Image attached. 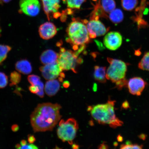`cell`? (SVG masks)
I'll list each match as a JSON object with an SVG mask.
<instances>
[{
	"label": "cell",
	"mask_w": 149,
	"mask_h": 149,
	"mask_svg": "<svg viewBox=\"0 0 149 149\" xmlns=\"http://www.w3.org/2000/svg\"><path fill=\"white\" fill-rule=\"evenodd\" d=\"M61 107L58 104H39L31 115V122L34 132L51 131L61 118Z\"/></svg>",
	"instance_id": "6da1fadb"
},
{
	"label": "cell",
	"mask_w": 149,
	"mask_h": 149,
	"mask_svg": "<svg viewBox=\"0 0 149 149\" xmlns=\"http://www.w3.org/2000/svg\"><path fill=\"white\" fill-rule=\"evenodd\" d=\"M115 101L109 100L105 104L89 106L88 111H90L93 118L101 124H109L111 127L116 128L122 126V121L117 118L115 114L114 105Z\"/></svg>",
	"instance_id": "7a4b0ae2"
},
{
	"label": "cell",
	"mask_w": 149,
	"mask_h": 149,
	"mask_svg": "<svg viewBox=\"0 0 149 149\" xmlns=\"http://www.w3.org/2000/svg\"><path fill=\"white\" fill-rule=\"evenodd\" d=\"M68 37L66 40L73 47L74 51L86 47L90 42L88 30L86 25L80 19L74 18L69 25L66 29Z\"/></svg>",
	"instance_id": "3957f363"
},
{
	"label": "cell",
	"mask_w": 149,
	"mask_h": 149,
	"mask_svg": "<svg viewBox=\"0 0 149 149\" xmlns=\"http://www.w3.org/2000/svg\"><path fill=\"white\" fill-rule=\"evenodd\" d=\"M110 65L106 73V79L113 83L116 87L121 89L127 85L128 81L126 79L127 66L125 63L119 59L107 58Z\"/></svg>",
	"instance_id": "277c9868"
},
{
	"label": "cell",
	"mask_w": 149,
	"mask_h": 149,
	"mask_svg": "<svg viewBox=\"0 0 149 149\" xmlns=\"http://www.w3.org/2000/svg\"><path fill=\"white\" fill-rule=\"evenodd\" d=\"M57 62L63 70H72L76 73L77 66L82 64L83 59L79 57V55L76 52L61 47Z\"/></svg>",
	"instance_id": "5b68a950"
},
{
	"label": "cell",
	"mask_w": 149,
	"mask_h": 149,
	"mask_svg": "<svg viewBox=\"0 0 149 149\" xmlns=\"http://www.w3.org/2000/svg\"><path fill=\"white\" fill-rule=\"evenodd\" d=\"M79 125L74 118H70L66 121L62 120L59 123L57 130V135L63 142L68 141L72 145L76 136Z\"/></svg>",
	"instance_id": "8992f818"
},
{
	"label": "cell",
	"mask_w": 149,
	"mask_h": 149,
	"mask_svg": "<svg viewBox=\"0 0 149 149\" xmlns=\"http://www.w3.org/2000/svg\"><path fill=\"white\" fill-rule=\"evenodd\" d=\"M83 21L86 25L89 37L91 39L103 36L109 31V29L99 19H93L89 21L84 19Z\"/></svg>",
	"instance_id": "52a82bcc"
},
{
	"label": "cell",
	"mask_w": 149,
	"mask_h": 149,
	"mask_svg": "<svg viewBox=\"0 0 149 149\" xmlns=\"http://www.w3.org/2000/svg\"><path fill=\"white\" fill-rule=\"evenodd\" d=\"M45 13L48 20L57 19L61 16L59 12L60 0H41Z\"/></svg>",
	"instance_id": "ba28073f"
},
{
	"label": "cell",
	"mask_w": 149,
	"mask_h": 149,
	"mask_svg": "<svg viewBox=\"0 0 149 149\" xmlns=\"http://www.w3.org/2000/svg\"><path fill=\"white\" fill-rule=\"evenodd\" d=\"M19 7L20 12L31 17L37 16L40 9L38 0H20Z\"/></svg>",
	"instance_id": "9c48e42d"
},
{
	"label": "cell",
	"mask_w": 149,
	"mask_h": 149,
	"mask_svg": "<svg viewBox=\"0 0 149 149\" xmlns=\"http://www.w3.org/2000/svg\"><path fill=\"white\" fill-rule=\"evenodd\" d=\"M40 70L43 77L46 80L54 79L60 76L63 70L57 62L45 65Z\"/></svg>",
	"instance_id": "30bf717a"
},
{
	"label": "cell",
	"mask_w": 149,
	"mask_h": 149,
	"mask_svg": "<svg viewBox=\"0 0 149 149\" xmlns=\"http://www.w3.org/2000/svg\"><path fill=\"white\" fill-rule=\"evenodd\" d=\"M122 36L117 31L108 33L104 37V43L107 49L115 51L120 47L122 43Z\"/></svg>",
	"instance_id": "8fae6325"
},
{
	"label": "cell",
	"mask_w": 149,
	"mask_h": 149,
	"mask_svg": "<svg viewBox=\"0 0 149 149\" xmlns=\"http://www.w3.org/2000/svg\"><path fill=\"white\" fill-rule=\"evenodd\" d=\"M146 83L141 77L131 78L128 81L127 86L130 94L140 96L146 86Z\"/></svg>",
	"instance_id": "7c38bea8"
},
{
	"label": "cell",
	"mask_w": 149,
	"mask_h": 149,
	"mask_svg": "<svg viewBox=\"0 0 149 149\" xmlns=\"http://www.w3.org/2000/svg\"><path fill=\"white\" fill-rule=\"evenodd\" d=\"M57 33L56 27L53 23L47 22L39 28V33L41 38L45 40L51 39Z\"/></svg>",
	"instance_id": "4fadbf2b"
},
{
	"label": "cell",
	"mask_w": 149,
	"mask_h": 149,
	"mask_svg": "<svg viewBox=\"0 0 149 149\" xmlns=\"http://www.w3.org/2000/svg\"><path fill=\"white\" fill-rule=\"evenodd\" d=\"M58 54L51 49L45 50L42 52L40 59L42 64L46 65L56 62Z\"/></svg>",
	"instance_id": "5bb4252c"
},
{
	"label": "cell",
	"mask_w": 149,
	"mask_h": 149,
	"mask_svg": "<svg viewBox=\"0 0 149 149\" xmlns=\"http://www.w3.org/2000/svg\"><path fill=\"white\" fill-rule=\"evenodd\" d=\"M60 83L57 80H49L46 82L45 91L48 96L52 97L55 95L60 88Z\"/></svg>",
	"instance_id": "9a60e30c"
},
{
	"label": "cell",
	"mask_w": 149,
	"mask_h": 149,
	"mask_svg": "<svg viewBox=\"0 0 149 149\" xmlns=\"http://www.w3.org/2000/svg\"><path fill=\"white\" fill-rule=\"evenodd\" d=\"M15 68L19 72L24 74H29L32 71L31 63L25 59L17 61L15 64Z\"/></svg>",
	"instance_id": "2e32d148"
},
{
	"label": "cell",
	"mask_w": 149,
	"mask_h": 149,
	"mask_svg": "<svg viewBox=\"0 0 149 149\" xmlns=\"http://www.w3.org/2000/svg\"><path fill=\"white\" fill-rule=\"evenodd\" d=\"M106 67L95 66L94 67V77L99 82L105 83L107 81L106 77Z\"/></svg>",
	"instance_id": "e0dca14e"
},
{
	"label": "cell",
	"mask_w": 149,
	"mask_h": 149,
	"mask_svg": "<svg viewBox=\"0 0 149 149\" xmlns=\"http://www.w3.org/2000/svg\"><path fill=\"white\" fill-rule=\"evenodd\" d=\"M97 3L106 13H110L116 7V3L114 0H99Z\"/></svg>",
	"instance_id": "ac0fdd59"
},
{
	"label": "cell",
	"mask_w": 149,
	"mask_h": 149,
	"mask_svg": "<svg viewBox=\"0 0 149 149\" xmlns=\"http://www.w3.org/2000/svg\"><path fill=\"white\" fill-rule=\"evenodd\" d=\"M109 17L113 23L118 24L120 23L123 20L124 15L120 9H115L110 13Z\"/></svg>",
	"instance_id": "d6986e66"
},
{
	"label": "cell",
	"mask_w": 149,
	"mask_h": 149,
	"mask_svg": "<svg viewBox=\"0 0 149 149\" xmlns=\"http://www.w3.org/2000/svg\"><path fill=\"white\" fill-rule=\"evenodd\" d=\"M68 8L79 9L86 0H62Z\"/></svg>",
	"instance_id": "ffe728a7"
},
{
	"label": "cell",
	"mask_w": 149,
	"mask_h": 149,
	"mask_svg": "<svg viewBox=\"0 0 149 149\" xmlns=\"http://www.w3.org/2000/svg\"><path fill=\"white\" fill-rule=\"evenodd\" d=\"M138 3V0H122L123 8L127 11L133 10L137 6Z\"/></svg>",
	"instance_id": "44dd1931"
},
{
	"label": "cell",
	"mask_w": 149,
	"mask_h": 149,
	"mask_svg": "<svg viewBox=\"0 0 149 149\" xmlns=\"http://www.w3.org/2000/svg\"><path fill=\"white\" fill-rule=\"evenodd\" d=\"M12 49L10 46L0 44V65L6 58L9 52Z\"/></svg>",
	"instance_id": "7402d4cb"
},
{
	"label": "cell",
	"mask_w": 149,
	"mask_h": 149,
	"mask_svg": "<svg viewBox=\"0 0 149 149\" xmlns=\"http://www.w3.org/2000/svg\"><path fill=\"white\" fill-rule=\"evenodd\" d=\"M139 68L141 70L149 72V52L145 54L139 63Z\"/></svg>",
	"instance_id": "603a6c76"
},
{
	"label": "cell",
	"mask_w": 149,
	"mask_h": 149,
	"mask_svg": "<svg viewBox=\"0 0 149 149\" xmlns=\"http://www.w3.org/2000/svg\"><path fill=\"white\" fill-rule=\"evenodd\" d=\"M21 80V76L19 72L14 71L11 73L10 75V86L18 84Z\"/></svg>",
	"instance_id": "cb8c5ba5"
},
{
	"label": "cell",
	"mask_w": 149,
	"mask_h": 149,
	"mask_svg": "<svg viewBox=\"0 0 149 149\" xmlns=\"http://www.w3.org/2000/svg\"><path fill=\"white\" fill-rule=\"evenodd\" d=\"M28 80L31 85L38 86H40L43 84L42 82L41 81L40 77L35 74L28 76Z\"/></svg>",
	"instance_id": "d4e9b609"
},
{
	"label": "cell",
	"mask_w": 149,
	"mask_h": 149,
	"mask_svg": "<svg viewBox=\"0 0 149 149\" xmlns=\"http://www.w3.org/2000/svg\"><path fill=\"white\" fill-rule=\"evenodd\" d=\"M8 77L5 73L0 72V88H4L8 84Z\"/></svg>",
	"instance_id": "484cf974"
},
{
	"label": "cell",
	"mask_w": 149,
	"mask_h": 149,
	"mask_svg": "<svg viewBox=\"0 0 149 149\" xmlns=\"http://www.w3.org/2000/svg\"><path fill=\"white\" fill-rule=\"evenodd\" d=\"M143 146L137 144H133L129 141H127L125 144H123L120 146V149H142Z\"/></svg>",
	"instance_id": "4316f807"
},
{
	"label": "cell",
	"mask_w": 149,
	"mask_h": 149,
	"mask_svg": "<svg viewBox=\"0 0 149 149\" xmlns=\"http://www.w3.org/2000/svg\"><path fill=\"white\" fill-rule=\"evenodd\" d=\"M38 148L36 145L32 144H28L24 145L23 146H20L18 147L17 149H37Z\"/></svg>",
	"instance_id": "83f0119b"
},
{
	"label": "cell",
	"mask_w": 149,
	"mask_h": 149,
	"mask_svg": "<svg viewBox=\"0 0 149 149\" xmlns=\"http://www.w3.org/2000/svg\"><path fill=\"white\" fill-rule=\"evenodd\" d=\"M29 90L33 94H37L40 91L38 86L31 85L29 87Z\"/></svg>",
	"instance_id": "f1b7e54d"
},
{
	"label": "cell",
	"mask_w": 149,
	"mask_h": 149,
	"mask_svg": "<svg viewBox=\"0 0 149 149\" xmlns=\"http://www.w3.org/2000/svg\"><path fill=\"white\" fill-rule=\"evenodd\" d=\"M28 141L29 143L33 144L36 141V139L33 135H29L28 136Z\"/></svg>",
	"instance_id": "f546056e"
},
{
	"label": "cell",
	"mask_w": 149,
	"mask_h": 149,
	"mask_svg": "<svg viewBox=\"0 0 149 149\" xmlns=\"http://www.w3.org/2000/svg\"><path fill=\"white\" fill-rule=\"evenodd\" d=\"M19 129V127L17 125H14L12 127V130L14 132L17 131Z\"/></svg>",
	"instance_id": "4dcf8cb0"
},
{
	"label": "cell",
	"mask_w": 149,
	"mask_h": 149,
	"mask_svg": "<svg viewBox=\"0 0 149 149\" xmlns=\"http://www.w3.org/2000/svg\"><path fill=\"white\" fill-rule=\"evenodd\" d=\"M70 83L68 81H65L63 83V86L65 88H68L69 87Z\"/></svg>",
	"instance_id": "1f68e13d"
},
{
	"label": "cell",
	"mask_w": 149,
	"mask_h": 149,
	"mask_svg": "<svg viewBox=\"0 0 149 149\" xmlns=\"http://www.w3.org/2000/svg\"><path fill=\"white\" fill-rule=\"evenodd\" d=\"M122 107L124 109H127L129 107V104L127 101H125L123 103L122 105Z\"/></svg>",
	"instance_id": "d6a6232c"
},
{
	"label": "cell",
	"mask_w": 149,
	"mask_h": 149,
	"mask_svg": "<svg viewBox=\"0 0 149 149\" xmlns=\"http://www.w3.org/2000/svg\"><path fill=\"white\" fill-rule=\"evenodd\" d=\"M108 146L107 145L105 144H102L100 145L99 148L100 149H107Z\"/></svg>",
	"instance_id": "836d02e7"
},
{
	"label": "cell",
	"mask_w": 149,
	"mask_h": 149,
	"mask_svg": "<svg viewBox=\"0 0 149 149\" xmlns=\"http://www.w3.org/2000/svg\"><path fill=\"white\" fill-rule=\"evenodd\" d=\"M11 1V0H0V3H7Z\"/></svg>",
	"instance_id": "e575fe53"
},
{
	"label": "cell",
	"mask_w": 149,
	"mask_h": 149,
	"mask_svg": "<svg viewBox=\"0 0 149 149\" xmlns=\"http://www.w3.org/2000/svg\"><path fill=\"white\" fill-rule=\"evenodd\" d=\"M118 141H122L123 140V138L121 136L119 135L118 136V138H117Z\"/></svg>",
	"instance_id": "d590c367"
},
{
	"label": "cell",
	"mask_w": 149,
	"mask_h": 149,
	"mask_svg": "<svg viewBox=\"0 0 149 149\" xmlns=\"http://www.w3.org/2000/svg\"><path fill=\"white\" fill-rule=\"evenodd\" d=\"M79 146L78 145L74 144L72 145V148L74 149L78 148H79Z\"/></svg>",
	"instance_id": "8d00e7d4"
},
{
	"label": "cell",
	"mask_w": 149,
	"mask_h": 149,
	"mask_svg": "<svg viewBox=\"0 0 149 149\" xmlns=\"http://www.w3.org/2000/svg\"><path fill=\"white\" fill-rule=\"evenodd\" d=\"M93 89L94 91H96L97 90V85L96 84H94V87H93Z\"/></svg>",
	"instance_id": "74e56055"
},
{
	"label": "cell",
	"mask_w": 149,
	"mask_h": 149,
	"mask_svg": "<svg viewBox=\"0 0 149 149\" xmlns=\"http://www.w3.org/2000/svg\"><path fill=\"white\" fill-rule=\"evenodd\" d=\"M93 1H96V0H93Z\"/></svg>",
	"instance_id": "f35d334b"
},
{
	"label": "cell",
	"mask_w": 149,
	"mask_h": 149,
	"mask_svg": "<svg viewBox=\"0 0 149 149\" xmlns=\"http://www.w3.org/2000/svg\"><path fill=\"white\" fill-rule=\"evenodd\" d=\"M0 31H1V30H0Z\"/></svg>",
	"instance_id": "ab89813d"
},
{
	"label": "cell",
	"mask_w": 149,
	"mask_h": 149,
	"mask_svg": "<svg viewBox=\"0 0 149 149\" xmlns=\"http://www.w3.org/2000/svg\"></svg>",
	"instance_id": "60d3db41"
}]
</instances>
